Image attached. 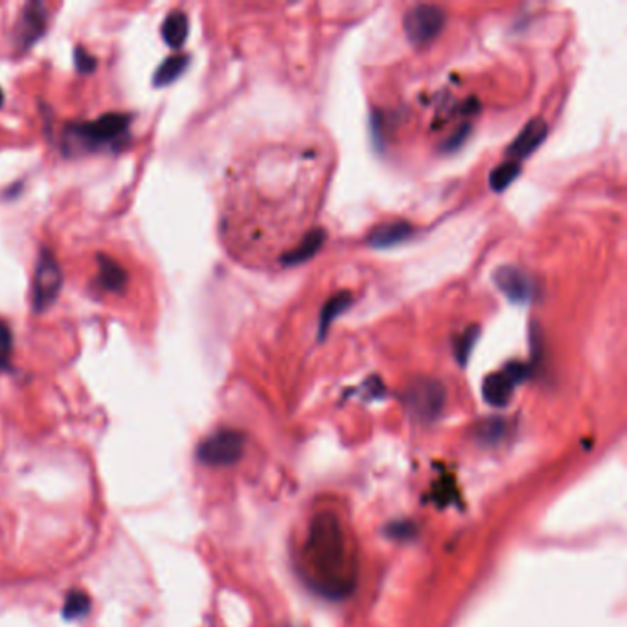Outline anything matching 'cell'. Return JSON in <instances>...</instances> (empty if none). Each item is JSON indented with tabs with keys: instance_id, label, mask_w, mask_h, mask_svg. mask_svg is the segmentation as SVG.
I'll use <instances>...</instances> for the list:
<instances>
[{
	"instance_id": "obj_1",
	"label": "cell",
	"mask_w": 627,
	"mask_h": 627,
	"mask_svg": "<svg viewBox=\"0 0 627 627\" xmlns=\"http://www.w3.org/2000/svg\"><path fill=\"white\" fill-rule=\"evenodd\" d=\"M304 578L324 598H344L358 583V559L350 549L339 517L320 511L304 543Z\"/></svg>"
},
{
	"instance_id": "obj_2",
	"label": "cell",
	"mask_w": 627,
	"mask_h": 627,
	"mask_svg": "<svg viewBox=\"0 0 627 627\" xmlns=\"http://www.w3.org/2000/svg\"><path fill=\"white\" fill-rule=\"evenodd\" d=\"M131 118L120 113H109L94 122L72 124L65 129V149L67 151H91L107 144L120 141L129 129Z\"/></svg>"
},
{
	"instance_id": "obj_3",
	"label": "cell",
	"mask_w": 627,
	"mask_h": 627,
	"mask_svg": "<svg viewBox=\"0 0 627 627\" xmlns=\"http://www.w3.org/2000/svg\"><path fill=\"white\" fill-rule=\"evenodd\" d=\"M245 453V436L236 429H220L199 444L197 458L210 468H227L239 462Z\"/></svg>"
},
{
	"instance_id": "obj_4",
	"label": "cell",
	"mask_w": 627,
	"mask_h": 627,
	"mask_svg": "<svg viewBox=\"0 0 627 627\" xmlns=\"http://www.w3.org/2000/svg\"><path fill=\"white\" fill-rule=\"evenodd\" d=\"M446 403V389L434 379H418L405 390L406 411L420 422L438 418Z\"/></svg>"
},
{
	"instance_id": "obj_5",
	"label": "cell",
	"mask_w": 627,
	"mask_h": 627,
	"mask_svg": "<svg viewBox=\"0 0 627 627\" xmlns=\"http://www.w3.org/2000/svg\"><path fill=\"white\" fill-rule=\"evenodd\" d=\"M63 284L61 267L50 251H43L36 270H34V285H32V302L36 311L46 309L53 300L58 298Z\"/></svg>"
},
{
	"instance_id": "obj_6",
	"label": "cell",
	"mask_w": 627,
	"mask_h": 627,
	"mask_svg": "<svg viewBox=\"0 0 627 627\" xmlns=\"http://www.w3.org/2000/svg\"><path fill=\"white\" fill-rule=\"evenodd\" d=\"M446 24V13L442 8L432 4H418L408 10L403 26L405 34L414 44H427L440 34Z\"/></svg>"
},
{
	"instance_id": "obj_7",
	"label": "cell",
	"mask_w": 627,
	"mask_h": 627,
	"mask_svg": "<svg viewBox=\"0 0 627 627\" xmlns=\"http://www.w3.org/2000/svg\"><path fill=\"white\" fill-rule=\"evenodd\" d=\"M523 377H525V366L519 363H513L506 366L502 372L492 374L489 377H486L482 385L484 399L489 405L504 406L510 401L513 389L521 383Z\"/></svg>"
},
{
	"instance_id": "obj_8",
	"label": "cell",
	"mask_w": 627,
	"mask_h": 627,
	"mask_svg": "<svg viewBox=\"0 0 627 627\" xmlns=\"http://www.w3.org/2000/svg\"><path fill=\"white\" fill-rule=\"evenodd\" d=\"M494 278H495L497 287L511 300V302L523 304L534 294V284H532L530 277L527 275L525 270L517 269L513 265L499 267L495 270Z\"/></svg>"
},
{
	"instance_id": "obj_9",
	"label": "cell",
	"mask_w": 627,
	"mask_h": 627,
	"mask_svg": "<svg viewBox=\"0 0 627 627\" xmlns=\"http://www.w3.org/2000/svg\"><path fill=\"white\" fill-rule=\"evenodd\" d=\"M46 19L48 12L41 3L26 4L17 24V43L22 48H30L44 34Z\"/></svg>"
},
{
	"instance_id": "obj_10",
	"label": "cell",
	"mask_w": 627,
	"mask_h": 627,
	"mask_svg": "<svg viewBox=\"0 0 627 627\" xmlns=\"http://www.w3.org/2000/svg\"><path fill=\"white\" fill-rule=\"evenodd\" d=\"M547 131H549V127H547V124H544V120L534 118L532 122L527 124V127L513 141V144L510 146L508 153L513 158L528 157L530 153H534L541 146V142L544 141V136H547Z\"/></svg>"
},
{
	"instance_id": "obj_11",
	"label": "cell",
	"mask_w": 627,
	"mask_h": 627,
	"mask_svg": "<svg viewBox=\"0 0 627 627\" xmlns=\"http://www.w3.org/2000/svg\"><path fill=\"white\" fill-rule=\"evenodd\" d=\"M411 234H413V229L408 223L390 221L375 227L368 236V243L375 249H387V247H392V245L405 241Z\"/></svg>"
},
{
	"instance_id": "obj_12",
	"label": "cell",
	"mask_w": 627,
	"mask_h": 627,
	"mask_svg": "<svg viewBox=\"0 0 627 627\" xmlns=\"http://www.w3.org/2000/svg\"><path fill=\"white\" fill-rule=\"evenodd\" d=\"M98 261H100L98 280H100L101 287L109 293H122L127 284L125 270L109 256H100Z\"/></svg>"
},
{
	"instance_id": "obj_13",
	"label": "cell",
	"mask_w": 627,
	"mask_h": 627,
	"mask_svg": "<svg viewBox=\"0 0 627 627\" xmlns=\"http://www.w3.org/2000/svg\"><path fill=\"white\" fill-rule=\"evenodd\" d=\"M189 32V22L186 13L182 12H172L165 24H162V37L172 46V48H181L188 37Z\"/></svg>"
},
{
	"instance_id": "obj_14",
	"label": "cell",
	"mask_w": 627,
	"mask_h": 627,
	"mask_svg": "<svg viewBox=\"0 0 627 627\" xmlns=\"http://www.w3.org/2000/svg\"><path fill=\"white\" fill-rule=\"evenodd\" d=\"M91 607H92L91 596L81 589H72L65 596V604H63L61 613L67 620H81L91 613Z\"/></svg>"
},
{
	"instance_id": "obj_15",
	"label": "cell",
	"mask_w": 627,
	"mask_h": 627,
	"mask_svg": "<svg viewBox=\"0 0 627 627\" xmlns=\"http://www.w3.org/2000/svg\"><path fill=\"white\" fill-rule=\"evenodd\" d=\"M186 67H188V56L168 58L155 72V85L157 87L170 85L172 81H175L184 72Z\"/></svg>"
},
{
	"instance_id": "obj_16",
	"label": "cell",
	"mask_w": 627,
	"mask_h": 627,
	"mask_svg": "<svg viewBox=\"0 0 627 627\" xmlns=\"http://www.w3.org/2000/svg\"><path fill=\"white\" fill-rule=\"evenodd\" d=\"M322 241H324V232H322V230L311 232V234L306 237V241H304L302 245H300V247H296L294 251H291V253L284 258V261H285V263H298V261H304V260L311 258V256L320 249Z\"/></svg>"
},
{
	"instance_id": "obj_17",
	"label": "cell",
	"mask_w": 627,
	"mask_h": 627,
	"mask_svg": "<svg viewBox=\"0 0 627 627\" xmlns=\"http://www.w3.org/2000/svg\"><path fill=\"white\" fill-rule=\"evenodd\" d=\"M519 172H521V166L517 165L515 160H508L492 172V179H489V182H492V188L495 189V192H502V189L510 182H513L517 175H519Z\"/></svg>"
},
{
	"instance_id": "obj_18",
	"label": "cell",
	"mask_w": 627,
	"mask_h": 627,
	"mask_svg": "<svg viewBox=\"0 0 627 627\" xmlns=\"http://www.w3.org/2000/svg\"><path fill=\"white\" fill-rule=\"evenodd\" d=\"M478 337V328L477 326H471L466 332L462 334V337L456 341L454 344V351H456V359L460 361V365H466L470 359V353L477 342Z\"/></svg>"
},
{
	"instance_id": "obj_19",
	"label": "cell",
	"mask_w": 627,
	"mask_h": 627,
	"mask_svg": "<svg viewBox=\"0 0 627 627\" xmlns=\"http://www.w3.org/2000/svg\"><path fill=\"white\" fill-rule=\"evenodd\" d=\"M348 304H350V296L346 293H341L335 298H332L330 304L324 308V313H322V328H326L332 318H335L341 311H344Z\"/></svg>"
},
{
	"instance_id": "obj_20",
	"label": "cell",
	"mask_w": 627,
	"mask_h": 627,
	"mask_svg": "<svg viewBox=\"0 0 627 627\" xmlns=\"http://www.w3.org/2000/svg\"><path fill=\"white\" fill-rule=\"evenodd\" d=\"M74 56H76V67H77L79 72L89 74V72H92L96 68L94 56H91V53L84 46H77L76 52H74Z\"/></svg>"
},
{
	"instance_id": "obj_21",
	"label": "cell",
	"mask_w": 627,
	"mask_h": 627,
	"mask_svg": "<svg viewBox=\"0 0 627 627\" xmlns=\"http://www.w3.org/2000/svg\"><path fill=\"white\" fill-rule=\"evenodd\" d=\"M504 427H506V425H504L502 422L494 420V422H487V423H484V425L480 427L478 434L482 436V438H487L489 442H495V440H499L501 436L504 434Z\"/></svg>"
},
{
	"instance_id": "obj_22",
	"label": "cell",
	"mask_w": 627,
	"mask_h": 627,
	"mask_svg": "<svg viewBox=\"0 0 627 627\" xmlns=\"http://www.w3.org/2000/svg\"><path fill=\"white\" fill-rule=\"evenodd\" d=\"M12 344H13V335H12L10 326L0 320V356H8V351L12 350Z\"/></svg>"
},
{
	"instance_id": "obj_23",
	"label": "cell",
	"mask_w": 627,
	"mask_h": 627,
	"mask_svg": "<svg viewBox=\"0 0 627 627\" xmlns=\"http://www.w3.org/2000/svg\"><path fill=\"white\" fill-rule=\"evenodd\" d=\"M3 370H10V363H8L6 356H0V372Z\"/></svg>"
},
{
	"instance_id": "obj_24",
	"label": "cell",
	"mask_w": 627,
	"mask_h": 627,
	"mask_svg": "<svg viewBox=\"0 0 627 627\" xmlns=\"http://www.w3.org/2000/svg\"><path fill=\"white\" fill-rule=\"evenodd\" d=\"M3 101H4V94H3V91H0V105H3Z\"/></svg>"
}]
</instances>
